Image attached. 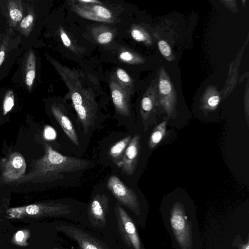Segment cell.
Returning a JSON list of instances; mask_svg holds the SVG:
<instances>
[{
	"mask_svg": "<svg viewBox=\"0 0 249 249\" xmlns=\"http://www.w3.org/2000/svg\"><path fill=\"white\" fill-rule=\"evenodd\" d=\"M93 9L97 16L106 19L109 18L111 14L106 8L100 5H95Z\"/></svg>",
	"mask_w": 249,
	"mask_h": 249,
	"instance_id": "cell-21",
	"label": "cell"
},
{
	"mask_svg": "<svg viewBox=\"0 0 249 249\" xmlns=\"http://www.w3.org/2000/svg\"><path fill=\"white\" fill-rule=\"evenodd\" d=\"M117 75L121 81L128 82L130 78L128 74L122 69H119L117 71Z\"/></svg>",
	"mask_w": 249,
	"mask_h": 249,
	"instance_id": "cell-26",
	"label": "cell"
},
{
	"mask_svg": "<svg viewBox=\"0 0 249 249\" xmlns=\"http://www.w3.org/2000/svg\"><path fill=\"white\" fill-rule=\"evenodd\" d=\"M220 98L218 95H214L209 97L205 101L204 107L206 109L213 110L219 103Z\"/></svg>",
	"mask_w": 249,
	"mask_h": 249,
	"instance_id": "cell-19",
	"label": "cell"
},
{
	"mask_svg": "<svg viewBox=\"0 0 249 249\" xmlns=\"http://www.w3.org/2000/svg\"><path fill=\"white\" fill-rule=\"evenodd\" d=\"M7 14L10 27H17L23 18V7L20 0H9L7 2Z\"/></svg>",
	"mask_w": 249,
	"mask_h": 249,
	"instance_id": "cell-12",
	"label": "cell"
},
{
	"mask_svg": "<svg viewBox=\"0 0 249 249\" xmlns=\"http://www.w3.org/2000/svg\"><path fill=\"white\" fill-rule=\"evenodd\" d=\"M170 221L178 243L182 249H188L191 245L190 226L181 203L177 202L174 205Z\"/></svg>",
	"mask_w": 249,
	"mask_h": 249,
	"instance_id": "cell-5",
	"label": "cell"
},
{
	"mask_svg": "<svg viewBox=\"0 0 249 249\" xmlns=\"http://www.w3.org/2000/svg\"><path fill=\"white\" fill-rule=\"evenodd\" d=\"M55 228L74 240L81 249H109L104 243L76 227L64 224Z\"/></svg>",
	"mask_w": 249,
	"mask_h": 249,
	"instance_id": "cell-6",
	"label": "cell"
},
{
	"mask_svg": "<svg viewBox=\"0 0 249 249\" xmlns=\"http://www.w3.org/2000/svg\"><path fill=\"white\" fill-rule=\"evenodd\" d=\"M132 37L137 41H142L144 40L143 34L139 30H133L131 32Z\"/></svg>",
	"mask_w": 249,
	"mask_h": 249,
	"instance_id": "cell-27",
	"label": "cell"
},
{
	"mask_svg": "<svg viewBox=\"0 0 249 249\" xmlns=\"http://www.w3.org/2000/svg\"><path fill=\"white\" fill-rule=\"evenodd\" d=\"M166 121H163L153 129L148 142V146L150 149L156 147L163 139L166 133Z\"/></svg>",
	"mask_w": 249,
	"mask_h": 249,
	"instance_id": "cell-15",
	"label": "cell"
},
{
	"mask_svg": "<svg viewBox=\"0 0 249 249\" xmlns=\"http://www.w3.org/2000/svg\"><path fill=\"white\" fill-rule=\"evenodd\" d=\"M52 112L68 137L75 145L79 146L77 133L69 118L55 107H52Z\"/></svg>",
	"mask_w": 249,
	"mask_h": 249,
	"instance_id": "cell-10",
	"label": "cell"
},
{
	"mask_svg": "<svg viewBox=\"0 0 249 249\" xmlns=\"http://www.w3.org/2000/svg\"><path fill=\"white\" fill-rule=\"evenodd\" d=\"M14 95L12 90L7 91L3 102V115L7 114L14 106Z\"/></svg>",
	"mask_w": 249,
	"mask_h": 249,
	"instance_id": "cell-18",
	"label": "cell"
},
{
	"mask_svg": "<svg viewBox=\"0 0 249 249\" xmlns=\"http://www.w3.org/2000/svg\"><path fill=\"white\" fill-rule=\"evenodd\" d=\"M61 37L65 46L69 47L71 45V40L65 33H62L61 35Z\"/></svg>",
	"mask_w": 249,
	"mask_h": 249,
	"instance_id": "cell-29",
	"label": "cell"
},
{
	"mask_svg": "<svg viewBox=\"0 0 249 249\" xmlns=\"http://www.w3.org/2000/svg\"><path fill=\"white\" fill-rule=\"evenodd\" d=\"M140 138L139 134L131 138L122 159L116 163L117 166L128 176L133 175L136 170L140 149Z\"/></svg>",
	"mask_w": 249,
	"mask_h": 249,
	"instance_id": "cell-9",
	"label": "cell"
},
{
	"mask_svg": "<svg viewBox=\"0 0 249 249\" xmlns=\"http://www.w3.org/2000/svg\"><path fill=\"white\" fill-rule=\"evenodd\" d=\"M57 249V248H54V249Z\"/></svg>",
	"mask_w": 249,
	"mask_h": 249,
	"instance_id": "cell-32",
	"label": "cell"
},
{
	"mask_svg": "<svg viewBox=\"0 0 249 249\" xmlns=\"http://www.w3.org/2000/svg\"><path fill=\"white\" fill-rule=\"evenodd\" d=\"M107 186L119 203L130 209L136 214H140V204L137 195L117 176H111Z\"/></svg>",
	"mask_w": 249,
	"mask_h": 249,
	"instance_id": "cell-3",
	"label": "cell"
},
{
	"mask_svg": "<svg viewBox=\"0 0 249 249\" xmlns=\"http://www.w3.org/2000/svg\"><path fill=\"white\" fill-rule=\"evenodd\" d=\"M108 208L109 197L105 194H97L91 199L88 208V217L94 227L103 228L106 226Z\"/></svg>",
	"mask_w": 249,
	"mask_h": 249,
	"instance_id": "cell-8",
	"label": "cell"
},
{
	"mask_svg": "<svg viewBox=\"0 0 249 249\" xmlns=\"http://www.w3.org/2000/svg\"><path fill=\"white\" fill-rule=\"evenodd\" d=\"M71 212L66 204L55 202L38 203L8 209L6 213L11 219L38 218L65 215Z\"/></svg>",
	"mask_w": 249,
	"mask_h": 249,
	"instance_id": "cell-2",
	"label": "cell"
},
{
	"mask_svg": "<svg viewBox=\"0 0 249 249\" xmlns=\"http://www.w3.org/2000/svg\"><path fill=\"white\" fill-rule=\"evenodd\" d=\"M26 167L23 157L14 152L1 162V178L7 182L15 181L24 176Z\"/></svg>",
	"mask_w": 249,
	"mask_h": 249,
	"instance_id": "cell-7",
	"label": "cell"
},
{
	"mask_svg": "<svg viewBox=\"0 0 249 249\" xmlns=\"http://www.w3.org/2000/svg\"><path fill=\"white\" fill-rule=\"evenodd\" d=\"M131 138V136L128 135L111 147L109 154L115 161H117L119 159V161L121 160Z\"/></svg>",
	"mask_w": 249,
	"mask_h": 249,
	"instance_id": "cell-14",
	"label": "cell"
},
{
	"mask_svg": "<svg viewBox=\"0 0 249 249\" xmlns=\"http://www.w3.org/2000/svg\"><path fill=\"white\" fill-rule=\"evenodd\" d=\"M112 36V35L110 32H105L98 36L97 40L101 44H106L111 41Z\"/></svg>",
	"mask_w": 249,
	"mask_h": 249,
	"instance_id": "cell-24",
	"label": "cell"
},
{
	"mask_svg": "<svg viewBox=\"0 0 249 249\" xmlns=\"http://www.w3.org/2000/svg\"><path fill=\"white\" fill-rule=\"evenodd\" d=\"M29 237L30 232L28 230H19L14 234L12 241L18 246L26 247L29 245L27 240Z\"/></svg>",
	"mask_w": 249,
	"mask_h": 249,
	"instance_id": "cell-17",
	"label": "cell"
},
{
	"mask_svg": "<svg viewBox=\"0 0 249 249\" xmlns=\"http://www.w3.org/2000/svg\"><path fill=\"white\" fill-rule=\"evenodd\" d=\"M120 57L124 61H128L132 59V55L128 52H124L120 54Z\"/></svg>",
	"mask_w": 249,
	"mask_h": 249,
	"instance_id": "cell-28",
	"label": "cell"
},
{
	"mask_svg": "<svg viewBox=\"0 0 249 249\" xmlns=\"http://www.w3.org/2000/svg\"><path fill=\"white\" fill-rule=\"evenodd\" d=\"M159 89L160 93L167 95L171 91L172 88L170 83L166 79H161L159 83Z\"/></svg>",
	"mask_w": 249,
	"mask_h": 249,
	"instance_id": "cell-20",
	"label": "cell"
},
{
	"mask_svg": "<svg viewBox=\"0 0 249 249\" xmlns=\"http://www.w3.org/2000/svg\"><path fill=\"white\" fill-rule=\"evenodd\" d=\"M244 249H249V246L248 243H247V245L244 247Z\"/></svg>",
	"mask_w": 249,
	"mask_h": 249,
	"instance_id": "cell-31",
	"label": "cell"
},
{
	"mask_svg": "<svg viewBox=\"0 0 249 249\" xmlns=\"http://www.w3.org/2000/svg\"><path fill=\"white\" fill-rule=\"evenodd\" d=\"M88 162L77 158L64 156L45 143V154L36 160L35 169L16 180L18 184L26 182L53 181L63 178V173H71L86 168Z\"/></svg>",
	"mask_w": 249,
	"mask_h": 249,
	"instance_id": "cell-1",
	"label": "cell"
},
{
	"mask_svg": "<svg viewBox=\"0 0 249 249\" xmlns=\"http://www.w3.org/2000/svg\"><path fill=\"white\" fill-rule=\"evenodd\" d=\"M13 32L10 26L7 28L0 45V67L5 60L6 54L16 47L13 38Z\"/></svg>",
	"mask_w": 249,
	"mask_h": 249,
	"instance_id": "cell-13",
	"label": "cell"
},
{
	"mask_svg": "<svg viewBox=\"0 0 249 249\" xmlns=\"http://www.w3.org/2000/svg\"><path fill=\"white\" fill-rule=\"evenodd\" d=\"M118 231L126 245L131 249H141L135 225L124 209L119 204L115 208Z\"/></svg>",
	"mask_w": 249,
	"mask_h": 249,
	"instance_id": "cell-4",
	"label": "cell"
},
{
	"mask_svg": "<svg viewBox=\"0 0 249 249\" xmlns=\"http://www.w3.org/2000/svg\"><path fill=\"white\" fill-rule=\"evenodd\" d=\"M35 20V15L32 10L19 23L18 27V32L25 37L28 36L31 33Z\"/></svg>",
	"mask_w": 249,
	"mask_h": 249,
	"instance_id": "cell-16",
	"label": "cell"
},
{
	"mask_svg": "<svg viewBox=\"0 0 249 249\" xmlns=\"http://www.w3.org/2000/svg\"><path fill=\"white\" fill-rule=\"evenodd\" d=\"M44 137L47 140H53L56 137L55 131L50 126H46L44 129Z\"/></svg>",
	"mask_w": 249,
	"mask_h": 249,
	"instance_id": "cell-23",
	"label": "cell"
},
{
	"mask_svg": "<svg viewBox=\"0 0 249 249\" xmlns=\"http://www.w3.org/2000/svg\"><path fill=\"white\" fill-rule=\"evenodd\" d=\"M159 50L161 54L168 57L171 54V49L169 44L164 40H161L158 43Z\"/></svg>",
	"mask_w": 249,
	"mask_h": 249,
	"instance_id": "cell-22",
	"label": "cell"
},
{
	"mask_svg": "<svg viewBox=\"0 0 249 249\" xmlns=\"http://www.w3.org/2000/svg\"><path fill=\"white\" fill-rule=\"evenodd\" d=\"M36 59L33 51L30 50L27 53L23 67V77L28 89H32L36 77Z\"/></svg>",
	"mask_w": 249,
	"mask_h": 249,
	"instance_id": "cell-11",
	"label": "cell"
},
{
	"mask_svg": "<svg viewBox=\"0 0 249 249\" xmlns=\"http://www.w3.org/2000/svg\"><path fill=\"white\" fill-rule=\"evenodd\" d=\"M71 99L73 106L81 105L83 100L81 94L77 92L72 94Z\"/></svg>",
	"mask_w": 249,
	"mask_h": 249,
	"instance_id": "cell-25",
	"label": "cell"
},
{
	"mask_svg": "<svg viewBox=\"0 0 249 249\" xmlns=\"http://www.w3.org/2000/svg\"><path fill=\"white\" fill-rule=\"evenodd\" d=\"M79 1H80L81 2H97L96 0H80Z\"/></svg>",
	"mask_w": 249,
	"mask_h": 249,
	"instance_id": "cell-30",
	"label": "cell"
}]
</instances>
